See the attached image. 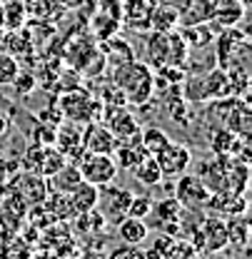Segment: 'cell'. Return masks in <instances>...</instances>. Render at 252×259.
I'll return each mask as SVG.
<instances>
[{
  "label": "cell",
  "mask_w": 252,
  "mask_h": 259,
  "mask_svg": "<svg viewBox=\"0 0 252 259\" xmlns=\"http://www.w3.org/2000/svg\"><path fill=\"white\" fill-rule=\"evenodd\" d=\"M115 88L130 105H145L155 93V72L148 63L127 60L115 67Z\"/></svg>",
  "instance_id": "6da1fadb"
},
{
  "label": "cell",
  "mask_w": 252,
  "mask_h": 259,
  "mask_svg": "<svg viewBox=\"0 0 252 259\" xmlns=\"http://www.w3.org/2000/svg\"><path fill=\"white\" fill-rule=\"evenodd\" d=\"M215 58L220 67L230 65H245L250 58V42H247V32H240L235 28H225L215 40ZM247 67V65H245Z\"/></svg>",
  "instance_id": "7a4b0ae2"
},
{
  "label": "cell",
  "mask_w": 252,
  "mask_h": 259,
  "mask_svg": "<svg viewBox=\"0 0 252 259\" xmlns=\"http://www.w3.org/2000/svg\"><path fill=\"white\" fill-rule=\"evenodd\" d=\"M78 169H80L85 182H90V185L100 187V190L113 185L115 177H118V164L113 160V155L83 152V157L78 160Z\"/></svg>",
  "instance_id": "3957f363"
},
{
  "label": "cell",
  "mask_w": 252,
  "mask_h": 259,
  "mask_svg": "<svg viewBox=\"0 0 252 259\" xmlns=\"http://www.w3.org/2000/svg\"><path fill=\"white\" fill-rule=\"evenodd\" d=\"M60 112L70 122H93L100 117L102 105L85 93H67L60 100Z\"/></svg>",
  "instance_id": "277c9868"
},
{
  "label": "cell",
  "mask_w": 252,
  "mask_h": 259,
  "mask_svg": "<svg viewBox=\"0 0 252 259\" xmlns=\"http://www.w3.org/2000/svg\"><path fill=\"white\" fill-rule=\"evenodd\" d=\"M65 162L67 160H65L53 145H40V142H35L32 147H28V152H25V169H30V172L45 177V180L53 177Z\"/></svg>",
  "instance_id": "5b68a950"
},
{
  "label": "cell",
  "mask_w": 252,
  "mask_h": 259,
  "mask_svg": "<svg viewBox=\"0 0 252 259\" xmlns=\"http://www.w3.org/2000/svg\"><path fill=\"white\" fill-rule=\"evenodd\" d=\"M10 190L15 192V197L23 202V204H32V207H40L45 199H48V180L35 175L30 169H23L20 175L13 177V185Z\"/></svg>",
  "instance_id": "8992f818"
},
{
  "label": "cell",
  "mask_w": 252,
  "mask_h": 259,
  "mask_svg": "<svg viewBox=\"0 0 252 259\" xmlns=\"http://www.w3.org/2000/svg\"><path fill=\"white\" fill-rule=\"evenodd\" d=\"M212 192L207 190V185L197 177V175H180L177 185H175V199L180 202V207L185 209H202L207 207Z\"/></svg>",
  "instance_id": "52a82bcc"
},
{
  "label": "cell",
  "mask_w": 252,
  "mask_h": 259,
  "mask_svg": "<svg viewBox=\"0 0 252 259\" xmlns=\"http://www.w3.org/2000/svg\"><path fill=\"white\" fill-rule=\"evenodd\" d=\"M153 157L158 162L162 177H180V175L188 172V167L192 164V152L183 142H172V140L160 150L158 155H153Z\"/></svg>",
  "instance_id": "ba28073f"
},
{
  "label": "cell",
  "mask_w": 252,
  "mask_h": 259,
  "mask_svg": "<svg viewBox=\"0 0 252 259\" xmlns=\"http://www.w3.org/2000/svg\"><path fill=\"white\" fill-rule=\"evenodd\" d=\"M195 93L190 90V97L195 100H225V97H232L230 95V80H227V72L225 70H212L207 72L205 77H197L195 80Z\"/></svg>",
  "instance_id": "9c48e42d"
},
{
  "label": "cell",
  "mask_w": 252,
  "mask_h": 259,
  "mask_svg": "<svg viewBox=\"0 0 252 259\" xmlns=\"http://www.w3.org/2000/svg\"><path fill=\"white\" fill-rule=\"evenodd\" d=\"M83 147L85 152H97V155H113L118 147L115 135L107 130L105 122H88V127L83 130Z\"/></svg>",
  "instance_id": "30bf717a"
},
{
  "label": "cell",
  "mask_w": 252,
  "mask_h": 259,
  "mask_svg": "<svg viewBox=\"0 0 252 259\" xmlns=\"http://www.w3.org/2000/svg\"><path fill=\"white\" fill-rule=\"evenodd\" d=\"M53 147L63 155L65 160H80L85 147H83V132L75 127L73 122H65L55 130V140H53Z\"/></svg>",
  "instance_id": "8fae6325"
},
{
  "label": "cell",
  "mask_w": 252,
  "mask_h": 259,
  "mask_svg": "<svg viewBox=\"0 0 252 259\" xmlns=\"http://www.w3.org/2000/svg\"><path fill=\"white\" fill-rule=\"evenodd\" d=\"M247 5H242V0H212V15L210 23L225 28H237V23L245 18Z\"/></svg>",
  "instance_id": "7c38bea8"
},
{
  "label": "cell",
  "mask_w": 252,
  "mask_h": 259,
  "mask_svg": "<svg viewBox=\"0 0 252 259\" xmlns=\"http://www.w3.org/2000/svg\"><path fill=\"white\" fill-rule=\"evenodd\" d=\"M110 187V185H107ZM100 199H102V204H105V222H120L123 217L127 214V204H130V199H132V192H127L123 187H110V190H100Z\"/></svg>",
  "instance_id": "4fadbf2b"
},
{
  "label": "cell",
  "mask_w": 252,
  "mask_h": 259,
  "mask_svg": "<svg viewBox=\"0 0 252 259\" xmlns=\"http://www.w3.org/2000/svg\"><path fill=\"white\" fill-rule=\"evenodd\" d=\"M107 115V130L115 135V140L118 142H127V140H132V137H137L140 135V125H137V120L127 112L125 107H115L113 112L107 110L105 112Z\"/></svg>",
  "instance_id": "5bb4252c"
},
{
  "label": "cell",
  "mask_w": 252,
  "mask_h": 259,
  "mask_svg": "<svg viewBox=\"0 0 252 259\" xmlns=\"http://www.w3.org/2000/svg\"><path fill=\"white\" fill-rule=\"evenodd\" d=\"M65 197H67V202H70L73 214H83V212L95 209V207L100 204V187H95V185L83 180L75 190H70Z\"/></svg>",
  "instance_id": "9a60e30c"
},
{
  "label": "cell",
  "mask_w": 252,
  "mask_h": 259,
  "mask_svg": "<svg viewBox=\"0 0 252 259\" xmlns=\"http://www.w3.org/2000/svg\"><path fill=\"white\" fill-rule=\"evenodd\" d=\"M48 180H50V182H48V190H53V192H58V194H67L70 190H75V187L83 182V175H80L78 164L65 162L63 167H60L53 177H48Z\"/></svg>",
  "instance_id": "2e32d148"
},
{
  "label": "cell",
  "mask_w": 252,
  "mask_h": 259,
  "mask_svg": "<svg viewBox=\"0 0 252 259\" xmlns=\"http://www.w3.org/2000/svg\"><path fill=\"white\" fill-rule=\"evenodd\" d=\"M145 50H148V63L155 70L167 65V60H170V32L153 30V35L145 40Z\"/></svg>",
  "instance_id": "e0dca14e"
},
{
  "label": "cell",
  "mask_w": 252,
  "mask_h": 259,
  "mask_svg": "<svg viewBox=\"0 0 252 259\" xmlns=\"http://www.w3.org/2000/svg\"><path fill=\"white\" fill-rule=\"evenodd\" d=\"M118 234H120V239H123L125 244H130V247H137V244H142V242L148 239L150 227L145 225V220L123 217V220L118 222Z\"/></svg>",
  "instance_id": "ac0fdd59"
},
{
  "label": "cell",
  "mask_w": 252,
  "mask_h": 259,
  "mask_svg": "<svg viewBox=\"0 0 252 259\" xmlns=\"http://www.w3.org/2000/svg\"><path fill=\"white\" fill-rule=\"evenodd\" d=\"M160 220V227L162 229H175V225L180 222V202L175 197H165L160 202H153V212Z\"/></svg>",
  "instance_id": "d6986e66"
},
{
  "label": "cell",
  "mask_w": 252,
  "mask_h": 259,
  "mask_svg": "<svg viewBox=\"0 0 252 259\" xmlns=\"http://www.w3.org/2000/svg\"><path fill=\"white\" fill-rule=\"evenodd\" d=\"M202 239H205V247L212 249V252H220L227 247V229H225V222L218 220V217H210L205 220V227H202Z\"/></svg>",
  "instance_id": "ffe728a7"
},
{
  "label": "cell",
  "mask_w": 252,
  "mask_h": 259,
  "mask_svg": "<svg viewBox=\"0 0 252 259\" xmlns=\"http://www.w3.org/2000/svg\"><path fill=\"white\" fill-rule=\"evenodd\" d=\"M212 15V0H190L188 8L180 13V23L188 25H200V23H210Z\"/></svg>",
  "instance_id": "44dd1931"
},
{
  "label": "cell",
  "mask_w": 252,
  "mask_h": 259,
  "mask_svg": "<svg viewBox=\"0 0 252 259\" xmlns=\"http://www.w3.org/2000/svg\"><path fill=\"white\" fill-rule=\"evenodd\" d=\"M177 23H180V13H177L175 8L165 5V3H160V5H155V8L150 10V28H153V30L170 32Z\"/></svg>",
  "instance_id": "7402d4cb"
},
{
  "label": "cell",
  "mask_w": 252,
  "mask_h": 259,
  "mask_svg": "<svg viewBox=\"0 0 252 259\" xmlns=\"http://www.w3.org/2000/svg\"><path fill=\"white\" fill-rule=\"evenodd\" d=\"M227 229V244L232 247H245L250 239V222L245 220V214H230V222H225Z\"/></svg>",
  "instance_id": "603a6c76"
},
{
  "label": "cell",
  "mask_w": 252,
  "mask_h": 259,
  "mask_svg": "<svg viewBox=\"0 0 252 259\" xmlns=\"http://www.w3.org/2000/svg\"><path fill=\"white\" fill-rule=\"evenodd\" d=\"M135 177L142 182V185H160L162 182V172H160L158 162H155V157L153 155H145L142 160L135 164Z\"/></svg>",
  "instance_id": "cb8c5ba5"
},
{
  "label": "cell",
  "mask_w": 252,
  "mask_h": 259,
  "mask_svg": "<svg viewBox=\"0 0 252 259\" xmlns=\"http://www.w3.org/2000/svg\"><path fill=\"white\" fill-rule=\"evenodd\" d=\"M140 142H142L148 155H158L160 150L170 142V137H167V132H162L160 127H148V130H140Z\"/></svg>",
  "instance_id": "d4e9b609"
},
{
  "label": "cell",
  "mask_w": 252,
  "mask_h": 259,
  "mask_svg": "<svg viewBox=\"0 0 252 259\" xmlns=\"http://www.w3.org/2000/svg\"><path fill=\"white\" fill-rule=\"evenodd\" d=\"M185 42L190 48H205L207 42H212V23H200V25H188V30L183 32Z\"/></svg>",
  "instance_id": "484cf974"
},
{
  "label": "cell",
  "mask_w": 252,
  "mask_h": 259,
  "mask_svg": "<svg viewBox=\"0 0 252 259\" xmlns=\"http://www.w3.org/2000/svg\"><path fill=\"white\" fill-rule=\"evenodd\" d=\"M20 75V65H18V58H13L10 53L0 50V88L3 85H13Z\"/></svg>",
  "instance_id": "4316f807"
},
{
  "label": "cell",
  "mask_w": 252,
  "mask_h": 259,
  "mask_svg": "<svg viewBox=\"0 0 252 259\" xmlns=\"http://www.w3.org/2000/svg\"><path fill=\"white\" fill-rule=\"evenodd\" d=\"M153 212V199L142 197V194H132L130 204H127V214L125 217H135V220H148Z\"/></svg>",
  "instance_id": "83f0119b"
},
{
  "label": "cell",
  "mask_w": 252,
  "mask_h": 259,
  "mask_svg": "<svg viewBox=\"0 0 252 259\" xmlns=\"http://www.w3.org/2000/svg\"><path fill=\"white\" fill-rule=\"evenodd\" d=\"M110 259H145V254H142L140 249H135V247H130V244H125L123 249L113 252V257H110Z\"/></svg>",
  "instance_id": "f1b7e54d"
},
{
  "label": "cell",
  "mask_w": 252,
  "mask_h": 259,
  "mask_svg": "<svg viewBox=\"0 0 252 259\" xmlns=\"http://www.w3.org/2000/svg\"><path fill=\"white\" fill-rule=\"evenodd\" d=\"M160 3H165V5H170V8H175L177 13H183L185 8H188L190 0H160Z\"/></svg>",
  "instance_id": "f546056e"
},
{
  "label": "cell",
  "mask_w": 252,
  "mask_h": 259,
  "mask_svg": "<svg viewBox=\"0 0 252 259\" xmlns=\"http://www.w3.org/2000/svg\"><path fill=\"white\" fill-rule=\"evenodd\" d=\"M5 130H8V120H5V117H3V115H0V135H3V132H5Z\"/></svg>",
  "instance_id": "4dcf8cb0"
},
{
  "label": "cell",
  "mask_w": 252,
  "mask_h": 259,
  "mask_svg": "<svg viewBox=\"0 0 252 259\" xmlns=\"http://www.w3.org/2000/svg\"><path fill=\"white\" fill-rule=\"evenodd\" d=\"M242 5H250V0H242Z\"/></svg>",
  "instance_id": "1f68e13d"
}]
</instances>
